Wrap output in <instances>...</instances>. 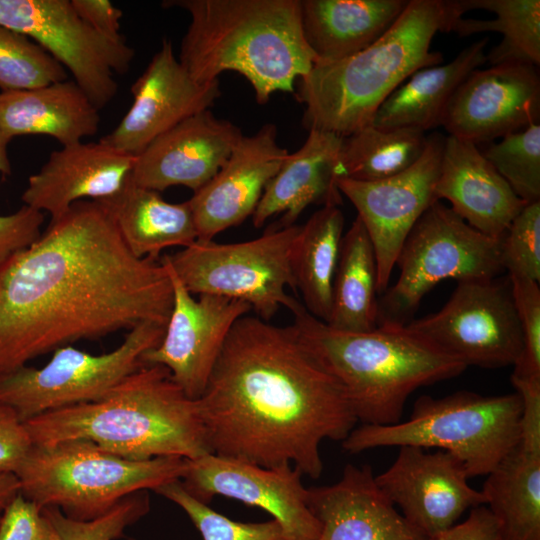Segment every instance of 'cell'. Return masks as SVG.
<instances>
[{
  "mask_svg": "<svg viewBox=\"0 0 540 540\" xmlns=\"http://www.w3.org/2000/svg\"><path fill=\"white\" fill-rule=\"evenodd\" d=\"M172 305L161 258L136 257L97 201H78L0 267V374L81 339L166 326Z\"/></svg>",
  "mask_w": 540,
  "mask_h": 540,
  "instance_id": "1",
  "label": "cell"
},
{
  "mask_svg": "<svg viewBox=\"0 0 540 540\" xmlns=\"http://www.w3.org/2000/svg\"><path fill=\"white\" fill-rule=\"evenodd\" d=\"M211 453L320 477L321 443L358 422L340 383L292 325L245 315L232 327L198 398Z\"/></svg>",
  "mask_w": 540,
  "mask_h": 540,
  "instance_id": "2",
  "label": "cell"
},
{
  "mask_svg": "<svg viewBox=\"0 0 540 540\" xmlns=\"http://www.w3.org/2000/svg\"><path fill=\"white\" fill-rule=\"evenodd\" d=\"M33 445L86 440L131 460L211 453L198 399L167 368L144 365L103 397L24 422Z\"/></svg>",
  "mask_w": 540,
  "mask_h": 540,
  "instance_id": "3",
  "label": "cell"
},
{
  "mask_svg": "<svg viewBox=\"0 0 540 540\" xmlns=\"http://www.w3.org/2000/svg\"><path fill=\"white\" fill-rule=\"evenodd\" d=\"M190 15L179 61L202 83L225 71L244 76L264 104L293 93L297 79L317 61L301 24L300 0H170Z\"/></svg>",
  "mask_w": 540,
  "mask_h": 540,
  "instance_id": "4",
  "label": "cell"
},
{
  "mask_svg": "<svg viewBox=\"0 0 540 540\" xmlns=\"http://www.w3.org/2000/svg\"><path fill=\"white\" fill-rule=\"evenodd\" d=\"M463 14L459 0H409L394 25L369 47L314 63L297 90L305 127L346 137L371 125L382 103L413 73L442 63V54L430 49L432 39L450 32Z\"/></svg>",
  "mask_w": 540,
  "mask_h": 540,
  "instance_id": "5",
  "label": "cell"
},
{
  "mask_svg": "<svg viewBox=\"0 0 540 540\" xmlns=\"http://www.w3.org/2000/svg\"><path fill=\"white\" fill-rule=\"evenodd\" d=\"M291 313L299 339L340 383L361 424L400 422L405 402L416 389L467 368L405 326L348 332L315 318L301 303Z\"/></svg>",
  "mask_w": 540,
  "mask_h": 540,
  "instance_id": "6",
  "label": "cell"
},
{
  "mask_svg": "<svg viewBox=\"0 0 540 540\" xmlns=\"http://www.w3.org/2000/svg\"><path fill=\"white\" fill-rule=\"evenodd\" d=\"M186 468L184 458L131 460L86 440H66L33 445L15 475L20 493L41 509L87 521L129 495L181 480Z\"/></svg>",
  "mask_w": 540,
  "mask_h": 540,
  "instance_id": "7",
  "label": "cell"
},
{
  "mask_svg": "<svg viewBox=\"0 0 540 540\" xmlns=\"http://www.w3.org/2000/svg\"><path fill=\"white\" fill-rule=\"evenodd\" d=\"M522 402L515 393L483 396L458 391L442 398L420 396L408 420L361 424L342 441L345 451L413 445L456 456L469 478L488 475L518 444Z\"/></svg>",
  "mask_w": 540,
  "mask_h": 540,
  "instance_id": "8",
  "label": "cell"
},
{
  "mask_svg": "<svg viewBox=\"0 0 540 540\" xmlns=\"http://www.w3.org/2000/svg\"><path fill=\"white\" fill-rule=\"evenodd\" d=\"M500 239L468 225L435 202L416 222L396 260L399 276L378 299L377 326H405L440 281L492 279L503 271Z\"/></svg>",
  "mask_w": 540,
  "mask_h": 540,
  "instance_id": "9",
  "label": "cell"
},
{
  "mask_svg": "<svg viewBox=\"0 0 540 540\" xmlns=\"http://www.w3.org/2000/svg\"><path fill=\"white\" fill-rule=\"evenodd\" d=\"M299 231L295 224L237 243L196 240L167 257L192 295L244 301L269 322L280 308L293 312L300 304L286 291H296L291 260Z\"/></svg>",
  "mask_w": 540,
  "mask_h": 540,
  "instance_id": "10",
  "label": "cell"
},
{
  "mask_svg": "<svg viewBox=\"0 0 540 540\" xmlns=\"http://www.w3.org/2000/svg\"><path fill=\"white\" fill-rule=\"evenodd\" d=\"M165 325L142 323L114 350L90 354L71 345L53 351L42 367L22 366L0 374V403L25 422L41 414L95 401L144 366L145 352L163 338Z\"/></svg>",
  "mask_w": 540,
  "mask_h": 540,
  "instance_id": "11",
  "label": "cell"
},
{
  "mask_svg": "<svg viewBox=\"0 0 540 540\" xmlns=\"http://www.w3.org/2000/svg\"><path fill=\"white\" fill-rule=\"evenodd\" d=\"M405 327L467 367L514 366L523 351L509 277L458 281L439 311Z\"/></svg>",
  "mask_w": 540,
  "mask_h": 540,
  "instance_id": "12",
  "label": "cell"
},
{
  "mask_svg": "<svg viewBox=\"0 0 540 540\" xmlns=\"http://www.w3.org/2000/svg\"><path fill=\"white\" fill-rule=\"evenodd\" d=\"M0 25L22 33L55 58L100 110L118 92L115 74L128 71L134 50L88 26L71 0H0Z\"/></svg>",
  "mask_w": 540,
  "mask_h": 540,
  "instance_id": "13",
  "label": "cell"
},
{
  "mask_svg": "<svg viewBox=\"0 0 540 540\" xmlns=\"http://www.w3.org/2000/svg\"><path fill=\"white\" fill-rule=\"evenodd\" d=\"M445 137L428 135L421 157L408 169L376 181L337 180L341 194L356 208L371 240L377 266V290L388 288L399 252L419 218L437 201Z\"/></svg>",
  "mask_w": 540,
  "mask_h": 540,
  "instance_id": "14",
  "label": "cell"
},
{
  "mask_svg": "<svg viewBox=\"0 0 540 540\" xmlns=\"http://www.w3.org/2000/svg\"><path fill=\"white\" fill-rule=\"evenodd\" d=\"M173 287V305L160 343L144 353L146 365H161L191 398L204 392L224 343L234 326L251 311L248 303L186 289L167 255L161 257Z\"/></svg>",
  "mask_w": 540,
  "mask_h": 540,
  "instance_id": "15",
  "label": "cell"
},
{
  "mask_svg": "<svg viewBox=\"0 0 540 540\" xmlns=\"http://www.w3.org/2000/svg\"><path fill=\"white\" fill-rule=\"evenodd\" d=\"M302 476L292 465L267 468L208 453L187 459L180 481L206 504L223 496L266 511L281 525L288 540H317L320 523L309 508Z\"/></svg>",
  "mask_w": 540,
  "mask_h": 540,
  "instance_id": "16",
  "label": "cell"
},
{
  "mask_svg": "<svg viewBox=\"0 0 540 540\" xmlns=\"http://www.w3.org/2000/svg\"><path fill=\"white\" fill-rule=\"evenodd\" d=\"M539 116V67L508 62L470 72L450 98L441 126L478 146L539 123Z\"/></svg>",
  "mask_w": 540,
  "mask_h": 540,
  "instance_id": "17",
  "label": "cell"
},
{
  "mask_svg": "<svg viewBox=\"0 0 540 540\" xmlns=\"http://www.w3.org/2000/svg\"><path fill=\"white\" fill-rule=\"evenodd\" d=\"M468 479L452 453L413 445L400 446L391 466L375 475L384 494L426 538L455 525L466 510L486 504L482 491L472 488Z\"/></svg>",
  "mask_w": 540,
  "mask_h": 540,
  "instance_id": "18",
  "label": "cell"
},
{
  "mask_svg": "<svg viewBox=\"0 0 540 540\" xmlns=\"http://www.w3.org/2000/svg\"><path fill=\"white\" fill-rule=\"evenodd\" d=\"M133 102L118 125L99 141L137 155L155 138L209 108L220 97L219 80H195L176 58L172 43L162 41L131 87Z\"/></svg>",
  "mask_w": 540,
  "mask_h": 540,
  "instance_id": "19",
  "label": "cell"
},
{
  "mask_svg": "<svg viewBox=\"0 0 540 540\" xmlns=\"http://www.w3.org/2000/svg\"><path fill=\"white\" fill-rule=\"evenodd\" d=\"M289 152L277 142V128L266 124L242 136L229 158L188 200L198 239L212 241L252 216L263 191Z\"/></svg>",
  "mask_w": 540,
  "mask_h": 540,
  "instance_id": "20",
  "label": "cell"
},
{
  "mask_svg": "<svg viewBox=\"0 0 540 540\" xmlns=\"http://www.w3.org/2000/svg\"><path fill=\"white\" fill-rule=\"evenodd\" d=\"M242 136L230 121L216 118L210 110L199 112L135 155L131 178L158 192L176 185L195 192L218 173Z\"/></svg>",
  "mask_w": 540,
  "mask_h": 540,
  "instance_id": "21",
  "label": "cell"
},
{
  "mask_svg": "<svg viewBox=\"0 0 540 540\" xmlns=\"http://www.w3.org/2000/svg\"><path fill=\"white\" fill-rule=\"evenodd\" d=\"M308 505L320 523L317 540H427L396 510L368 464H347L336 483L308 488Z\"/></svg>",
  "mask_w": 540,
  "mask_h": 540,
  "instance_id": "22",
  "label": "cell"
},
{
  "mask_svg": "<svg viewBox=\"0 0 540 540\" xmlns=\"http://www.w3.org/2000/svg\"><path fill=\"white\" fill-rule=\"evenodd\" d=\"M133 163V155L101 141L62 146L28 178L21 199L55 221L78 201L113 195L131 174Z\"/></svg>",
  "mask_w": 540,
  "mask_h": 540,
  "instance_id": "23",
  "label": "cell"
},
{
  "mask_svg": "<svg viewBox=\"0 0 540 540\" xmlns=\"http://www.w3.org/2000/svg\"><path fill=\"white\" fill-rule=\"evenodd\" d=\"M438 199L480 233L500 239L527 204L483 156L477 145L453 136L445 137Z\"/></svg>",
  "mask_w": 540,
  "mask_h": 540,
  "instance_id": "24",
  "label": "cell"
},
{
  "mask_svg": "<svg viewBox=\"0 0 540 540\" xmlns=\"http://www.w3.org/2000/svg\"><path fill=\"white\" fill-rule=\"evenodd\" d=\"M342 139L333 133L309 130L304 144L287 155L265 187L252 214L253 225L259 228L282 213L281 227L292 226L311 204L340 205L337 180Z\"/></svg>",
  "mask_w": 540,
  "mask_h": 540,
  "instance_id": "25",
  "label": "cell"
},
{
  "mask_svg": "<svg viewBox=\"0 0 540 540\" xmlns=\"http://www.w3.org/2000/svg\"><path fill=\"white\" fill-rule=\"evenodd\" d=\"M99 124V109L73 80L0 91V130L10 139L47 135L67 146L95 135Z\"/></svg>",
  "mask_w": 540,
  "mask_h": 540,
  "instance_id": "26",
  "label": "cell"
},
{
  "mask_svg": "<svg viewBox=\"0 0 540 540\" xmlns=\"http://www.w3.org/2000/svg\"><path fill=\"white\" fill-rule=\"evenodd\" d=\"M408 1L300 0L303 34L316 62L341 60L369 47L394 25Z\"/></svg>",
  "mask_w": 540,
  "mask_h": 540,
  "instance_id": "27",
  "label": "cell"
},
{
  "mask_svg": "<svg viewBox=\"0 0 540 540\" xmlns=\"http://www.w3.org/2000/svg\"><path fill=\"white\" fill-rule=\"evenodd\" d=\"M97 202L136 257H158L166 248H185L198 239L188 201L167 202L158 191L137 185L131 175L117 192Z\"/></svg>",
  "mask_w": 540,
  "mask_h": 540,
  "instance_id": "28",
  "label": "cell"
},
{
  "mask_svg": "<svg viewBox=\"0 0 540 540\" xmlns=\"http://www.w3.org/2000/svg\"><path fill=\"white\" fill-rule=\"evenodd\" d=\"M489 39H479L449 63L422 68L403 82L377 110L372 125L415 128L426 132L441 126L454 91L473 70L486 62Z\"/></svg>",
  "mask_w": 540,
  "mask_h": 540,
  "instance_id": "29",
  "label": "cell"
},
{
  "mask_svg": "<svg viewBox=\"0 0 540 540\" xmlns=\"http://www.w3.org/2000/svg\"><path fill=\"white\" fill-rule=\"evenodd\" d=\"M486 476L481 491L498 540H540V452L518 443Z\"/></svg>",
  "mask_w": 540,
  "mask_h": 540,
  "instance_id": "30",
  "label": "cell"
},
{
  "mask_svg": "<svg viewBox=\"0 0 540 540\" xmlns=\"http://www.w3.org/2000/svg\"><path fill=\"white\" fill-rule=\"evenodd\" d=\"M344 215L339 205L328 204L316 211L296 238L292 253V272L296 291L305 309L327 323L331 313L332 284L336 272Z\"/></svg>",
  "mask_w": 540,
  "mask_h": 540,
  "instance_id": "31",
  "label": "cell"
},
{
  "mask_svg": "<svg viewBox=\"0 0 540 540\" xmlns=\"http://www.w3.org/2000/svg\"><path fill=\"white\" fill-rule=\"evenodd\" d=\"M377 266L373 246L359 217L341 241L327 324L337 330L368 332L377 327Z\"/></svg>",
  "mask_w": 540,
  "mask_h": 540,
  "instance_id": "32",
  "label": "cell"
},
{
  "mask_svg": "<svg viewBox=\"0 0 540 540\" xmlns=\"http://www.w3.org/2000/svg\"><path fill=\"white\" fill-rule=\"evenodd\" d=\"M463 13L483 9L495 14L493 20L459 17L450 31L459 36L498 32L501 42L486 54L491 65L508 62L540 65V1L539 0H459Z\"/></svg>",
  "mask_w": 540,
  "mask_h": 540,
  "instance_id": "33",
  "label": "cell"
},
{
  "mask_svg": "<svg viewBox=\"0 0 540 540\" xmlns=\"http://www.w3.org/2000/svg\"><path fill=\"white\" fill-rule=\"evenodd\" d=\"M427 138L415 128L368 125L343 137L339 179L376 181L399 174L421 157Z\"/></svg>",
  "mask_w": 540,
  "mask_h": 540,
  "instance_id": "34",
  "label": "cell"
},
{
  "mask_svg": "<svg viewBox=\"0 0 540 540\" xmlns=\"http://www.w3.org/2000/svg\"><path fill=\"white\" fill-rule=\"evenodd\" d=\"M66 78V69L39 44L0 25L1 91L33 89Z\"/></svg>",
  "mask_w": 540,
  "mask_h": 540,
  "instance_id": "35",
  "label": "cell"
},
{
  "mask_svg": "<svg viewBox=\"0 0 540 540\" xmlns=\"http://www.w3.org/2000/svg\"><path fill=\"white\" fill-rule=\"evenodd\" d=\"M525 203L540 201V125L510 133L481 150Z\"/></svg>",
  "mask_w": 540,
  "mask_h": 540,
  "instance_id": "36",
  "label": "cell"
},
{
  "mask_svg": "<svg viewBox=\"0 0 540 540\" xmlns=\"http://www.w3.org/2000/svg\"><path fill=\"white\" fill-rule=\"evenodd\" d=\"M154 492L180 507L203 540H288L276 520L258 523L232 520L192 496L180 480L165 484Z\"/></svg>",
  "mask_w": 540,
  "mask_h": 540,
  "instance_id": "37",
  "label": "cell"
},
{
  "mask_svg": "<svg viewBox=\"0 0 540 540\" xmlns=\"http://www.w3.org/2000/svg\"><path fill=\"white\" fill-rule=\"evenodd\" d=\"M58 540H117L126 528L150 511L147 491L127 496L105 514L92 520H75L56 507L43 508Z\"/></svg>",
  "mask_w": 540,
  "mask_h": 540,
  "instance_id": "38",
  "label": "cell"
},
{
  "mask_svg": "<svg viewBox=\"0 0 540 540\" xmlns=\"http://www.w3.org/2000/svg\"><path fill=\"white\" fill-rule=\"evenodd\" d=\"M500 263L510 277L540 281V201L526 204L500 238Z\"/></svg>",
  "mask_w": 540,
  "mask_h": 540,
  "instance_id": "39",
  "label": "cell"
},
{
  "mask_svg": "<svg viewBox=\"0 0 540 540\" xmlns=\"http://www.w3.org/2000/svg\"><path fill=\"white\" fill-rule=\"evenodd\" d=\"M511 291L523 336V351L511 376L540 378V287L539 283L510 277Z\"/></svg>",
  "mask_w": 540,
  "mask_h": 540,
  "instance_id": "40",
  "label": "cell"
},
{
  "mask_svg": "<svg viewBox=\"0 0 540 540\" xmlns=\"http://www.w3.org/2000/svg\"><path fill=\"white\" fill-rule=\"evenodd\" d=\"M0 540H58L43 510L19 493L3 511Z\"/></svg>",
  "mask_w": 540,
  "mask_h": 540,
  "instance_id": "41",
  "label": "cell"
},
{
  "mask_svg": "<svg viewBox=\"0 0 540 540\" xmlns=\"http://www.w3.org/2000/svg\"><path fill=\"white\" fill-rule=\"evenodd\" d=\"M43 221L44 213L26 205L0 215V267L40 237Z\"/></svg>",
  "mask_w": 540,
  "mask_h": 540,
  "instance_id": "42",
  "label": "cell"
},
{
  "mask_svg": "<svg viewBox=\"0 0 540 540\" xmlns=\"http://www.w3.org/2000/svg\"><path fill=\"white\" fill-rule=\"evenodd\" d=\"M32 447L24 422L14 409L0 403V471L15 474Z\"/></svg>",
  "mask_w": 540,
  "mask_h": 540,
  "instance_id": "43",
  "label": "cell"
},
{
  "mask_svg": "<svg viewBox=\"0 0 540 540\" xmlns=\"http://www.w3.org/2000/svg\"><path fill=\"white\" fill-rule=\"evenodd\" d=\"M511 382L520 396L522 412L519 445L540 452V378H518Z\"/></svg>",
  "mask_w": 540,
  "mask_h": 540,
  "instance_id": "44",
  "label": "cell"
},
{
  "mask_svg": "<svg viewBox=\"0 0 540 540\" xmlns=\"http://www.w3.org/2000/svg\"><path fill=\"white\" fill-rule=\"evenodd\" d=\"M78 16L94 31L112 41L124 40L120 34L122 10L109 0H71Z\"/></svg>",
  "mask_w": 540,
  "mask_h": 540,
  "instance_id": "45",
  "label": "cell"
},
{
  "mask_svg": "<svg viewBox=\"0 0 540 540\" xmlns=\"http://www.w3.org/2000/svg\"><path fill=\"white\" fill-rule=\"evenodd\" d=\"M427 540H498V525L488 507L480 505L463 522Z\"/></svg>",
  "mask_w": 540,
  "mask_h": 540,
  "instance_id": "46",
  "label": "cell"
},
{
  "mask_svg": "<svg viewBox=\"0 0 540 540\" xmlns=\"http://www.w3.org/2000/svg\"><path fill=\"white\" fill-rule=\"evenodd\" d=\"M20 493L17 476L11 472L0 471V514Z\"/></svg>",
  "mask_w": 540,
  "mask_h": 540,
  "instance_id": "47",
  "label": "cell"
},
{
  "mask_svg": "<svg viewBox=\"0 0 540 540\" xmlns=\"http://www.w3.org/2000/svg\"><path fill=\"white\" fill-rule=\"evenodd\" d=\"M11 139L0 130V174L10 175L12 172L11 162L8 156L7 146Z\"/></svg>",
  "mask_w": 540,
  "mask_h": 540,
  "instance_id": "48",
  "label": "cell"
},
{
  "mask_svg": "<svg viewBox=\"0 0 540 540\" xmlns=\"http://www.w3.org/2000/svg\"><path fill=\"white\" fill-rule=\"evenodd\" d=\"M117 540H139V539H136V538H131V537H125V538H119Z\"/></svg>",
  "mask_w": 540,
  "mask_h": 540,
  "instance_id": "49",
  "label": "cell"
},
{
  "mask_svg": "<svg viewBox=\"0 0 540 540\" xmlns=\"http://www.w3.org/2000/svg\"><path fill=\"white\" fill-rule=\"evenodd\" d=\"M2 513L0 514V520H1Z\"/></svg>",
  "mask_w": 540,
  "mask_h": 540,
  "instance_id": "50",
  "label": "cell"
}]
</instances>
